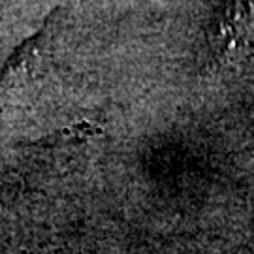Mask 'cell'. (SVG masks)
<instances>
[{"instance_id":"6da1fadb","label":"cell","mask_w":254,"mask_h":254,"mask_svg":"<svg viewBox=\"0 0 254 254\" xmlns=\"http://www.w3.org/2000/svg\"><path fill=\"white\" fill-rule=\"evenodd\" d=\"M59 25L61 23L55 21V15L49 17L46 27L19 47L15 55L4 66L2 73H0V87L8 85L9 81H13L17 77H30V75H34L38 66H42L49 59L51 46H53L55 42V32L59 30Z\"/></svg>"},{"instance_id":"7a4b0ae2","label":"cell","mask_w":254,"mask_h":254,"mask_svg":"<svg viewBox=\"0 0 254 254\" xmlns=\"http://www.w3.org/2000/svg\"><path fill=\"white\" fill-rule=\"evenodd\" d=\"M102 130L98 127H94L91 123H77V125H72L68 128H63L59 132H55L51 136L44 137L36 141L34 145L46 147V149H53V147H63V145H72L75 141H85L89 137L100 134Z\"/></svg>"}]
</instances>
